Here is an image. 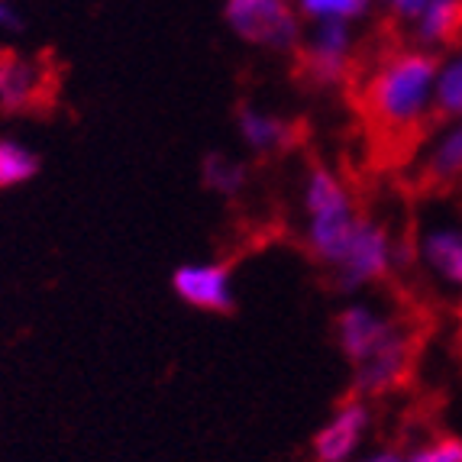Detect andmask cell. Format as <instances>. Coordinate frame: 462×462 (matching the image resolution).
<instances>
[{
  "label": "cell",
  "instance_id": "cell-9",
  "mask_svg": "<svg viewBox=\"0 0 462 462\" xmlns=\"http://www.w3.org/2000/svg\"><path fill=\"white\" fill-rule=\"evenodd\" d=\"M392 314H382V310L369 308V304H349V308L339 310L337 317V343L339 353L346 356V363H359L372 349L394 330Z\"/></svg>",
  "mask_w": 462,
  "mask_h": 462
},
{
  "label": "cell",
  "instance_id": "cell-10",
  "mask_svg": "<svg viewBox=\"0 0 462 462\" xmlns=\"http://www.w3.org/2000/svg\"><path fill=\"white\" fill-rule=\"evenodd\" d=\"M236 130L243 146L255 155H282L291 152L294 146L300 143V126L288 116L269 114V110L259 107H243L236 110Z\"/></svg>",
  "mask_w": 462,
  "mask_h": 462
},
{
  "label": "cell",
  "instance_id": "cell-23",
  "mask_svg": "<svg viewBox=\"0 0 462 462\" xmlns=\"http://www.w3.org/2000/svg\"><path fill=\"white\" fill-rule=\"evenodd\" d=\"M353 462H408V453H401V449H375V453H365L363 459Z\"/></svg>",
  "mask_w": 462,
  "mask_h": 462
},
{
  "label": "cell",
  "instance_id": "cell-15",
  "mask_svg": "<svg viewBox=\"0 0 462 462\" xmlns=\"http://www.w3.org/2000/svg\"><path fill=\"white\" fill-rule=\"evenodd\" d=\"M300 204L304 214H324V210H337L353 204L349 188L339 181V175L327 165H310L308 178H304V191H300Z\"/></svg>",
  "mask_w": 462,
  "mask_h": 462
},
{
  "label": "cell",
  "instance_id": "cell-21",
  "mask_svg": "<svg viewBox=\"0 0 462 462\" xmlns=\"http://www.w3.org/2000/svg\"><path fill=\"white\" fill-rule=\"evenodd\" d=\"M375 4H382L388 14V20L398 26H411L417 20V16L424 14V7L430 4V0H375Z\"/></svg>",
  "mask_w": 462,
  "mask_h": 462
},
{
  "label": "cell",
  "instance_id": "cell-18",
  "mask_svg": "<svg viewBox=\"0 0 462 462\" xmlns=\"http://www.w3.org/2000/svg\"><path fill=\"white\" fill-rule=\"evenodd\" d=\"M291 4L300 14V20H308V23H324V20L356 23L375 7V0H291Z\"/></svg>",
  "mask_w": 462,
  "mask_h": 462
},
{
  "label": "cell",
  "instance_id": "cell-3",
  "mask_svg": "<svg viewBox=\"0 0 462 462\" xmlns=\"http://www.w3.org/2000/svg\"><path fill=\"white\" fill-rule=\"evenodd\" d=\"M300 75L310 88H337L353 75L356 65V32L353 23L324 20L300 39L298 49Z\"/></svg>",
  "mask_w": 462,
  "mask_h": 462
},
{
  "label": "cell",
  "instance_id": "cell-8",
  "mask_svg": "<svg viewBox=\"0 0 462 462\" xmlns=\"http://www.w3.org/2000/svg\"><path fill=\"white\" fill-rule=\"evenodd\" d=\"M171 288L185 304L210 314H230L236 308L233 294V275L226 263H188L175 269Z\"/></svg>",
  "mask_w": 462,
  "mask_h": 462
},
{
  "label": "cell",
  "instance_id": "cell-20",
  "mask_svg": "<svg viewBox=\"0 0 462 462\" xmlns=\"http://www.w3.org/2000/svg\"><path fill=\"white\" fill-rule=\"evenodd\" d=\"M408 462H462V439L439 437L430 439V443H420L408 453Z\"/></svg>",
  "mask_w": 462,
  "mask_h": 462
},
{
  "label": "cell",
  "instance_id": "cell-2",
  "mask_svg": "<svg viewBox=\"0 0 462 462\" xmlns=\"http://www.w3.org/2000/svg\"><path fill=\"white\" fill-rule=\"evenodd\" d=\"M224 20L233 36L269 52H298L304 20L291 0H226Z\"/></svg>",
  "mask_w": 462,
  "mask_h": 462
},
{
  "label": "cell",
  "instance_id": "cell-1",
  "mask_svg": "<svg viewBox=\"0 0 462 462\" xmlns=\"http://www.w3.org/2000/svg\"><path fill=\"white\" fill-rule=\"evenodd\" d=\"M439 59L427 49H398L375 65L363 85V114L375 133L414 136L437 116Z\"/></svg>",
  "mask_w": 462,
  "mask_h": 462
},
{
  "label": "cell",
  "instance_id": "cell-4",
  "mask_svg": "<svg viewBox=\"0 0 462 462\" xmlns=\"http://www.w3.org/2000/svg\"><path fill=\"white\" fill-rule=\"evenodd\" d=\"M414 356H417V333L398 320L394 330L365 359L353 363V394L372 401L401 388L411 378V372H414Z\"/></svg>",
  "mask_w": 462,
  "mask_h": 462
},
{
  "label": "cell",
  "instance_id": "cell-5",
  "mask_svg": "<svg viewBox=\"0 0 462 462\" xmlns=\"http://www.w3.org/2000/svg\"><path fill=\"white\" fill-rule=\"evenodd\" d=\"M394 259H398V249L392 243V233L378 220L363 214L343 259L330 269L333 285L339 291H359V288L372 285V282H382L392 272Z\"/></svg>",
  "mask_w": 462,
  "mask_h": 462
},
{
  "label": "cell",
  "instance_id": "cell-7",
  "mask_svg": "<svg viewBox=\"0 0 462 462\" xmlns=\"http://www.w3.org/2000/svg\"><path fill=\"white\" fill-rule=\"evenodd\" d=\"M369 427H372L369 401L359 398V394H349L346 401H339L337 411L330 414V420L314 433V443H310L314 462H353L356 449L363 447Z\"/></svg>",
  "mask_w": 462,
  "mask_h": 462
},
{
  "label": "cell",
  "instance_id": "cell-22",
  "mask_svg": "<svg viewBox=\"0 0 462 462\" xmlns=\"http://www.w3.org/2000/svg\"><path fill=\"white\" fill-rule=\"evenodd\" d=\"M0 30L4 32H23L26 30V14L20 10L16 0H0Z\"/></svg>",
  "mask_w": 462,
  "mask_h": 462
},
{
  "label": "cell",
  "instance_id": "cell-13",
  "mask_svg": "<svg viewBox=\"0 0 462 462\" xmlns=\"http://www.w3.org/2000/svg\"><path fill=\"white\" fill-rule=\"evenodd\" d=\"M420 259L437 278L462 288V226H433L420 239Z\"/></svg>",
  "mask_w": 462,
  "mask_h": 462
},
{
  "label": "cell",
  "instance_id": "cell-12",
  "mask_svg": "<svg viewBox=\"0 0 462 462\" xmlns=\"http://www.w3.org/2000/svg\"><path fill=\"white\" fill-rule=\"evenodd\" d=\"M408 30L411 42L427 52L456 46L462 39V0H430Z\"/></svg>",
  "mask_w": 462,
  "mask_h": 462
},
{
  "label": "cell",
  "instance_id": "cell-16",
  "mask_svg": "<svg viewBox=\"0 0 462 462\" xmlns=\"http://www.w3.org/2000/svg\"><path fill=\"white\" fill-rule=\"evenodd\" d=\"M39 152L20 139L0 136V188H20L39 175Z\"/></svg>",
  "mask_w": 462,
  "mask_h": 462
},
{
  "label": "cell",
  "instance_id": "cell-11",
  "mask_svg": "<svg viewBox=\"0 0 462 462\" xmlns=\"http://www.w3.org/2000/svg\"><path fill=\"white\" fill-rule=\"evenodd\" d=\"M363 214L356 210V204L337 210H324V214H308V226H304V236H308V246L314 253V259L327 269L343 259L349 239H353L356 226H359Z\"/></svg>",
  "mask_w": 462,
  "mask_h": 462
},
{
  "label": "cell",
  "instance_id": "cell-17",
  "mask_svg": "<svg viewBox=\"0 0 462 462\" xmlns=\"http://www.w3.org/2000/svg\"><path fill=\"white\" fill-rule=\"evenodd\" d=\"M246 181H249V171L239 159H230L224 152L204 155V185L214 194H220V198H239Z\"/></svg>",
  "mask_w": 462,
  "mask_h": 462
},
{
  "label": "cell",
  "instance_id": "cell-6",
  "mask_svg": "<svg viewBox=\"0 0 462 462\" xmlns=\"http://www.w3.org/2000/svg\"><path fill=\"white\" fill-rule=\"evenodd\" d=\"M52 94V71L46 59L0 49V110L23 114L42 107Z\"/></svg>",
  "mask_w": 462,
  "mask_h": 462
},
{
  "label": "cell",
  "instance_id": "cell-19",
  "mask_svg": "<svg viewBox=\"0 0 462 462\" xmlns=\"http://www.w3.org/2000/svg\"><path fill=\"white\" fill-rule=\"evenodd\" d=\"M437 116L462 120V52L439 62L437 71Z\"/></svg>",
  "mask_w": 462,
  "mask_h": 462
},
{
  "label": "cell",
  "instance_id": "cell-14",
  "mask_svg": "<svg viewBox=\"0 0 462 462\" xmlns=\"http://www.w3.org/2000/svg\"><path fill=\"white\" fill-rule=\"evenodd\" d=\"M424 178L430 185H453L462 178V120H456L433 139L424 159Z\"/></svg>",
  "mask_w": 462,
  "mask_h": 462
}]
</instances>
